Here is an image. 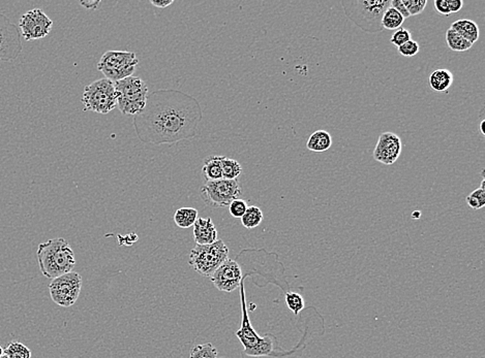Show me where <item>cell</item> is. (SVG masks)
<instances>
[{"instance_id":"cell-1","label":"cell","mask_w":485,"mask_h":358,"mask_svg":"<svg viewBox=\"0 0 485 358\" xmlns=\"http://www.w3.org/2000/svg\"><path fill=\"white\" fill-rule=\"evenodd\" d=\"M201 120L202 110L195 97L178 90H158L148 94L133 126L143 143L163 145L196 137Z\"/></svg>"},{"instance_id":"cell-2","label":"cell","mask_w":485,"mask_h":358,"mask_svg":"<svg viewBox=\"0 0 485 358\" xmlns=\"http://www.w3.org/2000/svg\"><path fill=\"white\" fill-rule=\"evenodd\" d=\"M40 270L46 278L55 279L73 272L75 253L69 241L63 238L49 239L40 244L37 251Z\"/></svg>"},{"instance_id":"cell-3","label":"cell","mask_w":485,"mask_h":358,"mask_svg":"<svg viewBox=\"0 0 485 358\" xmlns=\"http://www.w3.org/2000/svg\"><path fill=\"white\" fill-rule=\"evenodd\" d=\"M391 0H355L342 1L345 14L356 26L368 33H379L384 31L382 17L391 8Z\"/></svg>"},{"instance_id":"cell-4","label":"cell","mask_w":485,"mask_h":358,"mask_svg":"<svg viewBox=\"0 0 485 358\" xmlns=\"http://www.w3.org/2000/svg\"><path fill=\"white\" fill-rule=\"evenodd\" d=\"M118 93L117 107L126 116H137L147 103V85L139 77L126 78L114 83Z\"/></svg>"},{"instance_id":"cell-5","label":"cell","mask_w":485,"mask_h":358,"mask_svg":"<svg viewBox=\"0 0 485 358\" xmlns=\"http://www.w3.org/2000/svg\"><path fill=\"white\" fill-rule=\"evenodd\" d=\"M229 258V248L222 239L211 245H196L190 251L188 264L203 277L211 278L217 268Z\"/></svg>"},{"instance_id":"cell-6","label":"cell","mask_w":485,"mask_h":358,"mask_svg":"<svg viewBox=\"0 0 485 358\" xmlns=\"http://www.w3.org/2000/svg\"><path fill=\"white\" fill-rule=\"evenodd\" d=\"M117 99L115 84L105 78L94 80L84 88L82 103L84 111L106 115L117 107Z\"/></svg>"},{"instance_id":"cell-7","label":"cell","mask_w":485,"mask_h":358,"mask_svg":"<svg viewBox=\"0 0 485 358\" xmlns=\"http://www.w3.org/2000/svg\"><path fill=\"white\" fill-rule=\"evenodd\" d=\"M139 60L135 53L128 51H107L101 56L97 69L105 75L106 79L118 82L132 77Z\"/></svg>"},{"instance_id":"cell-8","label":"cell","mask_w":485,"mask_h":358,"mask_svg":"<svg viewBox=\"0 0 485 358\" xmlns=\"http://www.w3.org/2000/svg\"><path fill=\"white\" fill-rule=\"evenodd\" d=\"M200 194L205 205L217 209L229 207L233 201L240 198L243 189L237 180L221 179L206 181L200 188Z\"/></svg>"},{"instance_id":"cell-9","label":"cell","mask_w":485,"mask_h":358,"mask_svg":"<svg viewBox=\"0 0 485 358\" xmlns=\"http://www.w3.org/2000/svg\"><path fill=\"white\" fill-rule=\"evenodd\" d=\"M82 283L81 275L76 272L57 277L49 285L51 298L58 306L65 308L74 306L81 293Z\"/></svg>"},{"instance_id":"cell-10","label":"cell","mask_w":485,"mask_h":358,"mask_svg":"<svg viewBox=\"0 0 485 358\" xmlns=\"http://www.w3.org/2000/svg\"><path fill=\"white\" fill-rule=\"evenodd\" d=\"M20 28L8 16L0 14V61H12L22 53Z\"/></svg>"},{"instance_id":"cell-11","label":"cell","mask_w":485,"mask_h":358,"mask_svg":"<svg viewBox=\"0 0 485 358\" xmlns=\"http://www.w3.org/2000/svg\"><path fill=\"white\" fill-rule=\"evenodd\" d=\"M53 21L41 8H33L25 12L19 21V28L25 40H41L52 29Z\"/></svg>"},{"instance_id":"cell-12","label":"cell","mask_w":485,"mask_h":358,"mask_svg":"<svg viewBox=\"0 0 485 358\" xmlns=\"http://www.w3.org/2000/svg\"><path fill=\"white\" fill-rule=\"evenodd\" d=\"M245 277L237 260L227 258L209 279L220 291L232 292L238 289Z\"/></svg>"},{"instance_id":"cell-13","label":"cell","mask_w":485,"mask_h":358,"mask_svg":"<svg viewBox=\"0 0 485 358\" xmlns=\"http://www.w3.org/2000/svg\"><path fill=\"white\" fill-rule=\"evenodd\" d=\"M240 291L241 312H243V319H241V326L236 332V336L240 341L243 346L245 347L243 353L249 352L254 350L256 347L259 346L260 343L263 340V336H260L249 320V312H247V300H245V281L241 282L239 286Z\"/></svg>"},{"instance_id":"cell-14","label":"cell","mask_w":485,"mask_h":358,"mask_svg":"<svg viewBox=\"0 0 485 358\" xmlns=\"http://www.w3.org/2000/svg\"><path fill=\"white\" fill-rule=\"evenodd\" d=\"M402 139L398 135L393 133H383L375 148V160L385 165H393L402 154Z\"/></svg>"},{"instance_id":"cell-15","label":"cell","mask_w":485,"mask_h":358,"mask_svg":"<svg viewBox=\"0 0 485 358\" xmlns=\"http://www.w3.org/2000/svg\"><path fill=\"white\" fill-rule=\"evenodd\" d=\"M192 226L197 245H211L217 241V230L211 218H198Z\"/></svg>"},{"instance_id":"cell-16","label":"cell","mask_w":485,"mask_h":358,"mask_svg":"<svg viewBox=\"0 0 485 358\" xmlns=\"http://www.w3.org/2000/svg\"><path fill=\"white\" fill-rule=\"evenodd\" d=\"M450 29L459 33L461 37L471 42L472 44H475L479 40V27H478L477 23L469 20V19L455 21L451 24Z\"/></svg>"},{"instance_id":"cell-17","label":"cell","mask_w":485,"mask_h":358,"mask_svg":"<svg viewBox=\"0 0 485 358\" xmlns=\"http://www.w3.org/2000/svg\"><path fill=\"white\" fill-rule=\"evenodd\" d=\"M332 146V137L329 133L326 130H317L309 137L306 147L309 151L321 152L327 151Z\"/></svg>"},{"instance_id":"cell-18","label":"cell","mask_w":485,"mask_h":358,"mask_svg":"<svg viewBox=\"0 0 485 358\" xmlns=\"http://www.w3.org/2000/svg\"><path fill=\"white\" fill-rule=\"evenodd\" d=\"M452 84V73L446 69H436L429 77V85L436 92H447Z\"/></svg>"},{"instance_id":"cell-19","label":"cell","mask_w":485,"mask_h":358,"mask_svg":"<svg viewBox=\"0 0 485 358\" xmlns=\"http://www.w3.org/2000/svg\"><path fill=\"white\" fill-rule=\"evenodd\" d=\"M222 156H208L202 167L203 176L206 181H217L222 179Z\"/></svg>"},{"instance_id":"cell-20","label":"cell","mask_w":485,"mask_h":358,"mask_svg":"<svg viewBox=\"0 0 485 358\" xmlns=\"http://www.w3.org/2000/svg\"><path fill=\"white\" fill-rule=\"evenodd\" d=\"M198 210L194 209V207H181L175 212L174 221L178 228H190L198 219Z\"/></svg>"},{"instance_id":"cell-21","label":"cell","mask_w":485,"mask_h":358,"mask_svg":"<svg viewBox=\"0 0 485 358\" xmlns=\"http://www.w3.org/2000/svg\"><path fill=\"white\" fill-rule=\"evenodd\" d=\"M263 218L262 210L259 207H256V205H251V207H247L245 215L240 219L241 223L245 228L253 230V228H257L262 223Z\"/></svg>"},{"instance_id":"cell-22","label":"cell","mask_w":485,"mask_h":358,"mask_svg":"<svg viewBox=\"0 0 485 358\" xmlns=\"http://www.w3.org/2000/svg\"><path fill=\"white\" fill-rule=\"evenodd\" d=\"M404 22V17L391 6L387 8L382 17L383 28L387 29V31H397V29L402 28Z\"/></svg>"},{"instance_id":"cell-23","label":"cell","mask_w":485,"mask_h":358,"mask_svg":"<svg viewBox=\"0 0 485 358\" xmlns=\"http://www.w3.org/2000/svg\"><path fill=\"white\" fill-rule=\"evenodd\" d=\"M222 179L237 180L243 173V167L238 161L222 156Z\"/></svg>"},{"instance_id":"cell-24","label":"cell","mask_w":485,"mask_h":358,"mask_svg":"<svg viewBox=\"0 0 485 358\" xmlns=\"http://www.w3.org/2000/svg\"><path fill=\"white\" fill-rule=\"evenodd\" d=\"M446 42L449 49L454 52H466L473 46L471 42H468L450 28L446 33Z\"/></svg>"},{"instance_id":"cell-25","label":"cell","mask_w":485,"mask_h":358,"mask_svg":"<svg viewBox=\"0 0 485 358\" xmlns=\"http://www.w3.org/2000/svg\"><path fill=\"white\" fill-rule=\"evenodd\" d=\"M3 355L8 358H31V349L16 341H13L3 349Z\"/></svg>"},{"instance_id":"cell-26","label":"cell","mask_w":485,"mask_h":358,"mask_svg":"<svg viewBox=\"0 0 485 358\" xmlns=\"http://www.w3.org/2000/svg\"><path fill=\"white\" fill-rule=\"evenodd\" d=\"M190 358H217V349L211 343L196 345L190 349Z\"/></svg>"},{"instance_id":"cell-27","label":"cell","mask_w":485,"mask_h":358,"mask_svg":"<svg viewBox=\"0 0 485 358\" xmlns=\"http://www.w3.org/2000/svg\"><path fill=\"white\" fill-rule=\"evenodd\" d=\"M286 304L288 308L295 315L299 314L304 308V300L299 293L296 292H286Z\"/></svg>"},{"instance_id":"cell-28","label":"cell","mask_w":485,"mask_h":358,"mask_svg":"<svg viewBox=\"0 0 485 358\" xmlns=\"http://www.w3.org/2000/svg\"><path fill=\"white\" fill-rule=\"evenodd\" d=\"M468 205L473 210H480L485 205V189L477 188L466 198Z\"/></svg>"},{"instance_id":"cell-29","label":"cell","mask_w":485,"mask_h":358,"mask_svg":"<svg viewBox=\"0 0 485 358\" xmlns=\"http://www.w3.org/2000/svg\"><path fill=\"white\" fill-rule=\"evenodd\" d=\"M402 3L408 10L410 17L420 15L427 6V0H402Z\"/></svg>"},{"instance_id":"cell-30","label":"cell","mask_w":485,"mask_h":358,"mask_svg":"<svg viewBox=\"0 0 485 358\" xmlns=\"http://www.w3.org/2000/svg\"><path fill=\"white\" fill-rule=\"evenodd\" d=\"M247 201L243 198L235 199L229 205V211H230L231 215L234 218H241L245 215V211H247Z\"/></svg>"},{"instance_id":"cell-31","label":"cell","mask_w":485,"mask_h":358,"mask_svg":"<svg viewBox=\"0 0 485 358\" xmlns=\"http://www.w3.org/2000/svg\"><path fill=\"white\" fill-rule=\"evenodd\" d=\"M420 51V46L416 40H410L402 46H398V53L404 57H414Z\"/></svg>"},{"instance_id":"cell-32","label":"cell","mask_w":485,"mask_h":358,"mask_svg":"<svg viewBox=\"0 0 485 358\" xmlns=\"http://www.w3.org/2000/svg\"><path fill=\"white\" fill-rule=\"evenodd\" d=\"M411 39V33L406 28H400L393 33V37H391V44H395V46H402V44H406V42Z\"/></svg>"},{"instance_id":"cell-33","label":"cell","mask_w":485,"mask_h":358,"mask_svg":"<svg viewBox=\"0 0 485 358\" xmlns=\"http://www.w3.org/2000/svg\"><path fill=\"white\" fill-rule=\"evenodd\" d=\"M434 6H435V10L443 16L448 17L449 15H451L450 10H449L448 0H435Z\"/></svg>"},{"instance_id":"cell-34","label":"cell","mask_w":485,"mask_h":358,"mask_svg":"<svg viewBox=\"0 0 485 358\" xmlns=\"http://www.w3.org/2000/svg\"><path fill=\"white\" fill-rule=\"evenodd\" d=\"M391 6L395 8V10H397V12L404 17V20L410 17L408 10H406V6L402 3V0H391Z\"/></svg>"},{"instance_id":"cell-35","label":"cell","mask_w":485,"mask_h":358,"mask_svg":"<svg viewBox=\"0 0 485 358\" xmlns=\"http://www.w3.org/2000/svg\"><path fill=\"white\" fill-rule=\"evenodd\" d=\"M448 6L451 14H454L463 8V0H448Z\"/></svg>"},{"instance_id":"cell-36","label":"cell","mask_w":485,"mask_h":358,"mask_svg":"<svg viewBox=\"0 0 485 358\" xmlns=\"http://www.w3.org/2000/svg\"><path fill=\"white\" fill-rule=\"evenodd\" d=\"M150 3L158 8H166L170 6L171 4L174 3V1H173V0H168V1H167V0H158V1H156V0H151Z\"/></svg>"},{"instance_id":"cell-37","label":"cell","mask_w":485,"mask_h":358,"mask_svg":"<svg viewBox=\"0 0 485 358\" xmlns=\"http://www.w3.org/2000/svg\"><path fill=\"white\" fill-rule=\"evenodd\" d=\"M101 3V1H81L80 2V4L81 6H83L84 8H88V10H97V6H99V4Z\"/></svg>"},{"instance_id":"cell-38","label":"cell","mask_w":485,"mask_h":358,"mask_svg":"<svg viewBox=\"0 0 485 358\" xmlns=\"http://www.w3.org/2000/svg\"><path fill=\"white\" fill-rule=\"evenodd\" d=\"M421 213L419 211L413 212L412 218L413 219H419L420 218Z\"/></svg>"},{"instance_id":"cell-39","label":"cell","mask_w":485,"mask_h":358,"mask_svg":"<svg viewBox=\"0 0 485 358\" xmlns=\"http://www.w3.org/2000/svg\"><path fill=\"white\" fill-rule=\"evenodd\" d=\"M484 124H485V121L484 120L482 121V123H480V131H482V133L484 135H485V131L484 129Z\"/></svg>"},{"instance_id":"cell-40","label":"cell","mask_w":485,"mask_h":358,"mask_svg":"<svg viewBox=\"0 0 485 358\" xmlns=\"http://www.w3.org/2000/svg\"><path fill=\"white\" fill-rule=\"evenodd\" d=\"M2 355H3V349H2V347L0 346V357H1Z\"/></svg>"},{"instance_id":"cell-41","label":"cell","mask_w":485,"mask_h":358,"mask_svg":"<svg viewBox=\"0 0 485 358\" xmlns=\"http://www.w3.org/2000/svg\"><path fill=\"white\" fill-rule=\"evenodd\" d=\"M0 358H8V357H6V355H2V357H0Z\"/></svg>"},{"instance_id":"cell-42","label":"cell","mask_w":485,"mask_h":358,"mask_svg":"<svg viewBox=\"0 0 485 358\" xmlns=\"http://www.w3.org/2000/svg\"><path fill=\"white\" fill-rule=\"evenodd\" d=\"M479 358H484V357H479Z\"/></svg>"},{"instance_id":"cell-43","label":"cell","mask_w":485,"mask_h":358,"mask_svg":"<svg viewBox=\"0 0 485 358\" xmlns=\"http://www.w3.org/2000/svg\"><path fill=\"white\" fill-rule=\"evenodd\" d=\"M221 358H224V357H221Z\"/></svg>"}]
</instances>
